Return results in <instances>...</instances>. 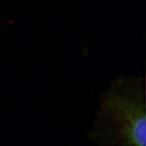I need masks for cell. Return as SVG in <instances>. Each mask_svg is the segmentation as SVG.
<instances>
[{
    "label": "cell",
    "instance_id": "cell-1",
    "mask_svg": "<svg viewBox=\"0 0 146 146\" xmlns=\"http://www.w3.org/2000/svg\"><path fill=\"white\" fill-rule=\"evenodd\" d=\"M87 138L98 146H145L142 78L122 76L112 81L102 94L96 119Z\"/></svg>",
    "mask_w": 146,
    "mask_h": 146
}]
</instances>
